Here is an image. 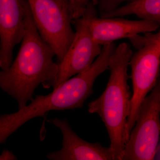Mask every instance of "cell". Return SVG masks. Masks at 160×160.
<instances>
[{
    "label": "cell",
    "instance_id": "1",
    "mask_svg": "<svg viewBox=\"0 0 160 160\" xmlns=\"http://www.w3.org/2000/svg\"><path fill=\"white\" fill-rule=\"evenodd\" d=\"M25 12L26 29L18 53L9 68L0 70V88L16 100L18 109L33 99L40 85L53 87L58 69L54 51L39 33L27 0Z\"/></svg>",
    "mask_w": 160,
    "mask_h": 160
},
{
    "label": "cell",
    "instance_id": "2",
    "mask_svg": "<svg viewBox=\"0 0 160 160\" xmlns=\"http://www.w3.org/2000/svg\"><path fill=\"white\" fill-rule=\"evenodd\" d=\"M132 54L127 43H121L116 47L109 61L110 74L106 89L88 106L89 113L98 115L105 124L110 139V147L118 160H123L128 140L126 126L131 109V97L127 71Z\"/></svg>",
    "mask_w": 160,
    "mask_h": 160
},
{
    "label": "cell",
    "instance_id": "3",
    "mask_svg": "<svg viewBox=\"0 0 160 160\" xmlns=\"http://www.w3.org/2000/svg\"><path fill=\"white\" fill-rule=\"evenodd\" d=\"M98 58L80 73L66 80L49 94L38 95L31 102L16 112L0 115V145L29 120L52 110L80 109L93 92L95 81L107 69Z\"/></svg>",
    "mask_w": 160,
    "mask_h": 160
},
{
    "label": "cell",
    "instance_id": "4",
    "mask_svg": "<svg viewBox=\"0 0 160 160\" xmlns=\"http://www.w3.org/2000/svg\"><path fill=\"white\" fill-rule=\"evenodd\" d=\"M137 49L129 65L131 69L132 92L131 109L126 126L129 134L134 126L140 106L157 82L160 75V32L138 34L129 38Z\"/></svg>",
    "mask_w": 160,
    "mask_h": 160
},
{
    "label": "cell",
    "instance_id": "5",
    "mask_svg": "<svg viewBox=\"0 0 160 160\" xmlns=\"http://www.w3.org/2000/svg\"><path fill=\"white\" fill-rule=\"evenodd\" d=\"M41 37L54 51L56 62H62L70 47L75 31L70 0H27Z\"/></svg>",
    "mask_w": 160,
    "mask_h": 160
},
{
    "label": "cell",
    "instance_id": "6",
    "mask_svg": "<svg viewBox=\"0 0 160 160\" xmlns=\"http://www.w3.org/2000/svg\"><path fill=\"white\" fill-rule=\"evenodd\" d=\"M160 139V75L140 106L123 160H154Z\"/></svg>",
    "mask_w": 160,
    "mask_h": 160
},
{
    "label": "cell",
    "instance_id": "7",
    "mask_svg": "<svg viewBox=\"0 0 160 160\" xmlns=\"http://www.w3.org/2000/svg\"><path fill=\"white\" fill-rule=\"evenodd\" d=\"M75 28L74 39L62 62L53 89L76 75L89 68L102 51V46L95 42L88 26L86 9L82 16L72 21Z\"/></svg>",
    "mask_w": 160,
    "mask_h": 160
},
{
    "label": "cell",
    "instance_id": "8",
    "mask_svg": "<svg viewBox=\"0 0 160 160\" xmlns=\"http://www.w3.org/2000/svg\"><path fill=\"white\" fill-rule=\"evenodd\" d=\"M95 6L91 2L86 6L88 26L95 42L102 46L121 39L130 38L140 33L152 32L160 27L157 23L148 20L98 18Z\"/></svg>",
    "mask_w": 160,
    "mask_h": 160
},
{
    "label": "cell",
    "instance_id": "9",
    "mask_svg": "<svg viewBox=\"0 0 160 160\" xmlns=\"http://www.w3.org/2000/svg\"><path fill=\"white\" fill-rule=\"evenodd\" d=\"M26 0H0V68L5 70L13 61L15 46L21 43L26 29Z\"/></svg>",
    "mask_w": 160,
    "mask_h": 160
},
{
    "label": "cell",
    "instance_id": "10",
    "mask_svg": "<svg viewBox=\"0 0 160 160\" xmlns=\"http://www.w3.org/2000/svg\"><path fill=\"white\" fill-rule=\"evenodd\" d=\"M58 127L62 132V147L48 153L51 160H113L115 156L112 149L98 143H92L81 138L72 129L66 119L55 118L47 121Z\"/></svg>",
    "mask_w": 160,
    "mask_h": 160
},
{
    "label": "cell",
    "instance_id": "11",
    "mask_svg": "<svg viewBox=\"0 0 160 160\" xmlns=\"http://www.w3.org/2000/svg\"><path fill=\"white\" fill-rule=\"evenodd\" d=\"M132 15L137 16L141 19L154 22L160 27V0H138L112 11L102 13L101 17H122Z\"/></svg>",
    "mask_w": 160,
    "mask_h": 160
},
{
    "label": "cell",
    "instance_id": "12",
    "mask_svg": "<svg viewBox=\"0 0 160 160\" xmlns=\"http://www.w3.org/2000/svg\"><path fill=\"white\" fill-rule=\"evenodd\" d=\"M137 1L138 0H99L98 5L101 14L112 11L123 6V4L133 2Z\"/></svg>",
    "mask_w": 160,
    "mask_h": 160
},
{
    "label": "cell",
    "instance_id": "13",
    "mask_svg": "<svg viewBox=\"0 0 160 160\" xmlns=\"http://www.w3.org/2000/svg\"><path fill=\"white\" fill-rule=\"evenodd\" d=\"M73 13L76 16L80 15L84 11L85 6L82 0H70Z\"/></svg>",
    "mask_w": 160,
    "mask_h": 160
},
{
    "label": "cell",
    "instance_id": "14",
    "mask_svg": "<svg viewBox=\"0 0 160 160\" xmlns=\"http://www.w3.org/2000/svg\"><path fill=\"white\" fill-rule=\"evenodd\" d=\"M99 0H82L83 5L84 6H86L90 2H91L94 4V5H98Z\"/></svg>",
    "mask_w": 160,
    "mask_h": 160
},
{
    "label": "cell",
    "instance_id": "15",
    "mask_svg": "<svg viewBox=\"0 0 160 160\" xmlns=\"http://www.w3.org/2000/svg\"><path fill=\"white\" fill-rule=\"evenodd\" d=\"M154 159L160 160V139L158 145L157 149Z\"/></svg>",
    "mask_w": 160,
    "mask_h": 160
}]
</instances>
